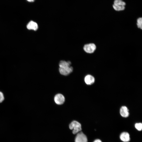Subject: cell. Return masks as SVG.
<instances>
[{
    "label": "cell",
    "instance_id": "6da1fadb",
    "mask_svg": "<svg viewBox=\"0 0 142 142\" xmlns=\"http://www.w3.org/2000/svg\"><path fill=\"white\" fill-rule=\"evenodd\" d=\"M71 63L69 61H60L59 63V71L63 75H69L73 71V67L71 66Z\"/></svg>",
    "mask_w": 142,
    "mask_h": 142
},
{
    "label": "cell",
    "instance_id": "30bf717a",
    "mask_svg": "<svg viewBox=\"0 0 142 142\" xmlns=\"http://www.w3.org/2000/svg\"><path fill=\"white\" fill-rule=\"evenodd\" d=\"M84 80L85 83L88 85L92 84L95 81L94 77L90 75H88L86 76Z\"/></svg>",
    "mask_w": 142,
    "mask_h": 142
},
{
    "label": "cell",
    "instance_id": "9a60e30c",
    "mask_svg": "<svg viewBox=\"0 0 142 142\" xmlns=\"http://www.w3.org/2000/svg\"><path fill=\"white\" fill-rule=\"evenodd\" d=\"M28 1L30 2H34L35 1V0H27Z\"/></svg>",
    "mask_w": 142,
    "mask_h": 142
},
{
    "label": "cell",
    "instance_id": "52a82bcc",
    "mask_svg": "<svg viewBox=\"0 0 142 142\" xmlns=\"http://www.w3.org/2000/svg\"><path fill=\"white\" fill-rule=\"evenodd\" d=\"M120 140L124 142H129L130 140V135L127 132H123L121 133L120 136Z\"/></svg>",
    "mask_w": 142,
    "mask_h": 142
},
{
    "label": "cell",
    "instance_id": "5b68a950",
    "mask_svg": "<svg viewBox=\"0 0 142 142\" xmlns=\"http://www.w3.org/2000/svg\"><path fill=\"white\" fill-rule=\"evenodd\" d=\"M86 136L82 132L78 133L75 139V142H87Z\"/></svg>",
    "mask_w": 142,
    "mask_h": 142
},
{
    "label": "cell",
    "instance_id": "7a4b0ae2",
    "mask_svg": "<svg viewBox=\"0 0 142 142\" xmlns=\"http://www.w3.org/2000/svg\"><path fill=\"white\" fill-rule=\"evenodd\" d=\"M125 3L122 0H114L113 7L115 10L120 11L125 9Z\"/></svg>",
    "mask_w": 142,
    "mask_h": 142
},
{
    "label": "cell",
    "instance_id": "3957f363",
    "mask_svg": "<svg viewBox=\"0 0 142 142\" xmlns=\"http://www.w3.org/2000/svg\"><path fill=\"white\" fill-rule=\"evenodd\" d=\"M70 129L73 130L72 133L74 134L78 133L82 129L81 124L76 121H73L69 124Z\"/></svg>",
    "mask_w": 142,
    "mask_h": 142
},
{
    "label": "cell",
    "instance_id": "277c9868",
    "mask_svg": "<svg viewBox=\"0 0 142 142\" xmlns=\"http://www.w3.org/2000/svg\"><path fill=\"white\" fill-rule=\"evenodd\" d=\"M96 48L95 44L93 43H90L85 44L83 47V49L86 52L92 53L94 52Z\"/></svg>",
    "mask_w": 142,
    "mask_h": 142
},
{
    "label": "cell",
    "instance_id": "7c38bea8",
    "mask_svg": "<svg viewBox=\"0 0 142 142\" xmlns=\"http://www.w3.org/2000/svg\"><path fill=\"white\" fill-rule=\"evenodd\" d=\"M136 129L138 131H141L142 129V124L141 123H136L135 125Z\"/></svg>",
    "mask_w": 142,
    "mask_h": 142
},
{
    "label": "cell",
    "instance_id": "9c48e42d",
    "mask_svg": "<svg viewBox=\"0 0 142 142\" xmlns=\"http://www.w3.org/2000/svg\"><path fill=\"white\" fill-rule=\"evenodd\" d=\"M27 27L28 29L36 31L38 29V26L36 22L33 21H31L28 23Z\"/></svg>",
    "mask_w": 142,
    "mask_h": 142
},
{
    "label": "cell",
    "instance_id": "8fae6325",
    "mask_svg": "<svg viewBox=\"0 0 142 142\" xmlns=\"http://www.w3.org/2000/svg\"><path fill=\"white\" fill-rule=\"evenodd\" d=\"M137 25L138 27L141 29L142 28V18H138L137 20Z\"/></svg>",
    "mask_w": 142,
    "mask_h": 142
},
{
    "label": "cell",
    "instance_id": "8992f818",
    "mask_svg": "<svg viewBox=\"0 0 142 142\" xmlns=\"http://www.w3.org/2000/svg\"><path fill=\"white\" fill-rule=\"evenodd\" d=\"M54 101L57 104L60 105L64 103L65 98L64 96L61 94H56L54 97Z\"/></svg>",
    "mask_w": 142,
    "mask_h": 142
},
{
    "label": "cell",
    "instance_id": "5bb4252c",
    "mask_svg": "<svg viewBox=\"0 0 142 142\" xmlns=\"http://www.w3.org/2000/svg\"><path fill=\"white\" fill-rule=\"evenodd\" d=\"M93 142H102L100 140L98 139H96Z\"/></svg>",
    "mask_w": 142,
    "mask_h": 142
},
{
    "label": "cell",
    "instance_id": "4fadbf2b",
    "mask_svg": "<svg viewBox=\"0 0 142 142\" xmlns=\"http://www.w3.org/2000/svg\"><path fill=\"white\" fill-rule=\"evenodd\" d=\"M4 99V95L3 93L0 91V103L2 102Z\"/></svg>",
    "mask_w": 142,
    "mask_h": 142
},
{
    "label": "cell",
    "instance_id": "ba28073f",
    "mask_svg": "<svg viewBox=\"0 0 142 142\" xmlns=\"http://www.w3.org/2000/svg\"><path fill=\"white\" fill-rule=\"evenodd\" d=\"M120 113L121 116L123 117H127L129 115V110L125 106H123L121 108Z\"/></svg>",
    "mask_w": 142,
    "mask_h": 142
}]
</instances>
